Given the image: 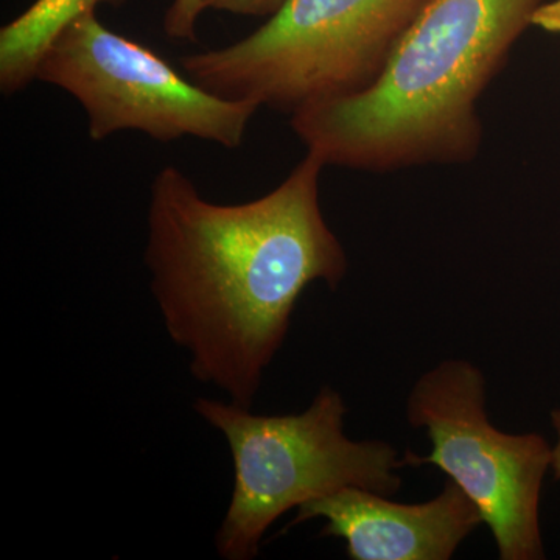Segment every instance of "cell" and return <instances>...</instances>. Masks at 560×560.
I'll return each instance as SVG.
<instances>
[{
  "label": "cell",
  "instance_id": "obj_1",
  "mask_svg": "<svg viewBox=\"0 0 560 560\" xmlns=\"http://www.w3.org/2000/svg\"><path fill=\"white\" fill-rule=\"evenodd\" d=\"M316 154L264 197L221 205L179 167L150 186L145 265L168 337L191 375L253 407L264 372L282 348L301 294L335 290L348 256L320 209Z\"/></svg>",
  "mask_w": 560,
  "mask_h": 560
},
{
  "label": "cell",
  "instance_id": "obj_2",
  "mask_svg": "<svg viewBox=\"0 0 560 560\" xmlns=\"http://www.w3.org/2000/svg\"><path fill=\"white\" fill-rule=\"evenodd\" d=\"M547 0H429L377 79L294 110L291 128L324 164L364 172L477 156V103Z\"/></svg>",
  "mask_w": 560,
  "mask_h": 560
},
{
  "label": "cell",
  "instance_id": "obj_3",
  "mask_svg": "<svg viewBox=\"0 0 560 560\" xmlns=\"http://www.w3.org/2000/svg\"><path fill=\"white\" fill-rule=\"evenodd\" d=\"M194 408L226 438L234 463V490L215 537L221 558H256L272 523L337 490L399 492L405 456L389 442L346 436L348 407L330 386L300 415H253L212 399H198Z\"/></svg>",
  "mask_w": 560,
  "mask_h": 560
},
{
  "label": "cell",
  "instance_id": "obj_4",
  "mask_svg": "<svg viewBox=\"0 0 560 560\" xmlns=\"http://www.w3.org/2000/svg\"><path fill=\"white\" fill-rule=\"evenodd\" d=\"M429 0H285L256 32L179 60L226 98L294 110L370 86Z\"/></svg>",
  "mask_w": 560,
  "mask_h": 560
},
{
  "label": "cell",
  "instance_id": "obj_5",
  "mask_svg": "<svg viewBox=\"0 0 560 560\" xmlns=\"http://www.w3.org/2000/svg\"><path fill=\"white\" fill-rule=\"evenodd\" d=\"M36 80L80 103L94 142L138 131L158 142L195 138L235 150L260 109L180 75L158 51L106 27L97 10L58 33L40 58Z\"/></svg>",
  "mask_w": 560,
  "mask_h": 560
},
{
  "label": "cell",
  "instance_id": "obj_6",
  "mask_svg": "<svg viewBox=\"0 0 560 560\" xmlns=\"http://www.w3.org/2000/svg\"><path fill=\"white\" fill-rule=\"evenodd\" d=\"M485 372L467 360L431 368L412 386L407 419L430 453L408 452L407 466L431 464L480 510L501 560L545 559L540 497L552 444L539 433L510 434L490 423Z\"/></svg>",
  "mask_w": 560,
  "mask_h": 560
},
{
  "label": "cell",
  "instance_id": "obj_7",
  "mask_svg": "<svg viewBox=\"0 0 560 560\" xmlns=\"http://www.w3.org/2000/svg\"><path fill=\"white\" fill-rule=\"evenodd\" d=\"M361 488H345L298 508L289 526L323 518L320 537L345 540L352 560H448L482 518L452 481L425 503L404 504Z\"/></svg>",
  "mask_w": 560,
  "mask_h": 560
},
{
  "label": "cell",
  "instance_id": "obj_8",
  "mask_svg": "<svg viewBox=\"0 0 560 560\" xmlns=\"http://www.w3.org/2000/svg\"><path fill=\"white\" fill-rule=\"evenodd\" d=\"M125 0H35L24 13L0 28V91L22 92L36 80L44 51L58 33L80 14Z\"/></svg>",
  "mask_w": 560,
  "mask_h": 560
},
{
  "label": "cell",
  "instance_id": "obj_9",
  "mask_svg": "<svg viewBox=\"0 0 560 560\" xmlns=\"http://www.w3.org/2000/svg\"><path fill=\"white\" fill-rule=\"evenodd\" d=\"M205 11V0H172L164 16L165 35L178 43H195Z\"/></svg>",
  "mask_w": 560,
  "mask_h": 560
},
{
  "label": "cell",
  "instance_id": "obj_10",
  "mask_svg": "<svg viewBox=\"0 0 560 560\" xmlns=\"http://www.w3.org/2000/svg\"><path fill=\"white\" fill-rule=\"evenodd\" d=\"M285 0H205L206 10L242 18H270Z\"/></svg>",
  "mask_w": 560,
  "mask_h": 560
},
{
  "label": "cell",
  "instance_id": "obj_11",
  "mask_svg": "<svg viewBox=\"0 0 560 560\" xmlns=\"http://www.w3.org/2000/svg\"><path fill=\"white\" fill-rule=\"evenodd\" d=\"M533 27L560 35V0H547L534 14Z\"/></svg>",
  "mask_w": 560,
  "mask_h": 560
},
{
  "label": "cell",
  "instance_id": "obj_12",
  "mask_svg": "<svg viewBox=\"0 0 560 560\" xmlns=\"http://www.w3.org/2000/svg\"><path fill=\"white\" fill-rule=\"evenodd\" d=\"M550 418L556 434L555 444H552L551 474L555 480L560 481V407L551 411Z\"/></svg>",
  "mask_w": 560,
  "mask_h": 560
}]
</instances>
